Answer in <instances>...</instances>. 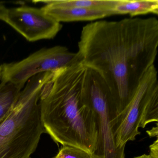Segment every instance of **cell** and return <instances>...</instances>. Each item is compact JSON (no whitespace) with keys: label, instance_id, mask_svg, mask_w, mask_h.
I'll use <instances>...</instances> for the list:
<instances>
[{"label":"cell","instance_id":"cell-16","mask_svg":"<svg viewBox=\"0 0 158 158\" xmlns=\"http://www.w3.org/2000/svg\"><path fill=\"white\" fill-rule=\"evenodd\" d=\"M147 134L150 137H158V123H156V126L152 127L150 130H147Z\"/></svg>","mask_w":158,"mask_h":158},{"label":"cell","instance_id":"cell-6","mask_svg":"<svg viewBox=\"0 0 158 158\" xmlns=\"http://www.w3.org/2000/svg\"><path fill=\"white\" fill-rule=\"evenodd\" d=\"M4 22L31 42L53 38L62 27L41 9L29 6L7 9Z\"/></svg>","mask_w":158,"mask_h":158},{"label":"cell","instance_id":"cell-11","mask_svg":"<svg viewBox=\"0 0 158 158\" xmlns=\"http://www.w3.org/2000/svg\"><path fill=\"white\" fill-rule=\"evenodd\" d=\"M24 87L10 82L0 84V124L14 108Z\"/></svg>","mask_w":158,"mask_h":158},{"label":"cell","instance_id":"cell-18","mask_svg":"<svg viewBox=\"0 0 158 158\" xmlns=\"http://www.w3.org/2000/svg\"><path fill=\"white\" fill-rule=\"evenodd\" d=\"M1 75H2L1 67V66H0V80H1Z\"/></svg>","mask_w":158,"mask_h":158},{"label":"cell","instance_id":"cell-1","mask_svg":"<svg viewBox=\"0 0 158 158\" xmlns=\"http://www.w3.org/2000/svg\"><path fill=\"white\" fill-rule=\"evenodd\" d=\"M158 46L156 18H126L86 25L81 31L77 53L85 66L104 79L119 115L154 65Z\"/></svg>","mask_w":158,"mask_h":158},{"label":"cell","instance_id":"cell-10","mask_svg":"<svg viewBox=\"0 0 158 158\" xmlns=\"http://www.w3.org/2000/svg\"><path fill=\"white\" fill-rule=\"evenodd\" d=\"M154 122H158V81L151 85L144 97L139 128H145L147 125Z\"/></svg>","mask_w":158,"mask_h":158},{"label":"cell","instance_id":"cell-17","mask_svg":"<svg viewBox=\"0 0 158 158\" xmlns=\"http://www.w3.org/2000/svg\"><path fill=\"white\" fill-rule=\"evenodd\" d=\"M133 158H151L149 155L148 154H144L142 155H139V156H136Z\"/></svg>","mask_w":158,"mask_h":158},{"label":"cell","instance_id":"cell-9","mask_svg":"<svg viewBox=\"0 0 158 158\" xmlns=\"http://www.w3.org/2000/svg\"><path fill=\"white\" fill-rule=\"evenodd\" d=\"M114 15L129 14L131 17L147 14H158V0H119L113 10Z\"/></svg>","mask_w":158,"mask_h":158},{"label":"cell","instance_id":"cell-8","mask_svg":"<svg viewBox=\"0 0 158 158\" xmlns=\"http://www.w3.org/2000/svg\"><path fill=\"white\" fill-rule=\"evenodd\" d=\"M41 2V1H40ZM41 2L45 3L41 10L59 23L93 21L114 15L113 10H100L74 7L55 6L48 1Z\"/></svg>","mask_w":158,"mask_h":158},{"label":"cell","instance_id":"cell-7","mask_svg":"<svg viewBox=\"0 0 158 158\" xmlns=\"http://www.w3.org/2000/svg\"><path fill=\"white\" fill-rule=\"evenodd\" d=\"M156 81L157 71L154 65L143 77L128 105L115 119L114 136L118 148L125 150L127 142L135 140L140 135L139 128L144 97L150 87Z\"/></svg>","mask_w":158,"mask_h":158},{"label":"cell","instance_id":"cell-2","mask_svg":"<svg viewBox=\"0 0 158 158\" xmlns=\"http://www.w3.org/2000/svg\"><path fill=\"white\" fill-rule=\"evenodd\" d=\"M85 68L78 60L52 72L42 88L39 103L43 126L54 142L92 154L97 148L98 128L94 111L82 98Z\"/></svg>","mask_w":158,"mask_h":158},{"label":"cell","instance_id":"cell-15","mask_svg":"<svg viewBox=\"0 0 158 158\" xmlns=\"http://www.w3.org/2000/svg\"><path fill=\"white\" fill-rule=\"evenodd\" d=\"M7 8L5 7L4 4L0 2V20L4 21L7 13Z\"/></svg>","mask_w":158,"mask_h":158},{"label":"cell","instance_id":"cell-14","mask_svg":"<svg viewBox=\"0 0 158 158\" xmlns=\"http://www.w3.org/2000/svg\"><path fill=\"white\" fill-rule=\"evenodd\" d=\"M150 153L149 155L151 158H158V139L156 140L149 146Z\"/></svg>","mask_w":158,"mask_h":158},{"label":"cell","instance_id":"cell-12","mask_svg":"<svg viewBox=\"0 0 158 158\" xmlns=\"http://www.w3.org/2000/svg\"><path fill=\"white\" fill-rule=\"evenodd\" d=\"M48 1L53 5L59 7L113 10L119 2V0H52Z\"/></svg>","mask_w":158,"mask_h":158},{"label":"cell","instance_id":"cell-13","mask_svg":"<svg viewBox=\"0 0 158 158\" xmlns=\"http://www.w3.org/2000/svg\"><path fill=\"white\" fill-rule=\"evenodd\" d=\"M54 158H92V157L89 152L73 146H64Z\"/></svg>","mask_w":158,"mask_h":158},{"label":"cell","instance_id":"cell-5","mask_svg":"<svg viewBox=\"0 0 158 158\" xmlns=\"http://www.w3.org/2000/svg\"><path fill=\"white\" fill-rule=\"evenodd\" d=\"M79 60L77 52L63 46L42 49L20 61L2 64L1 80L24 87L37 75L65 68Z\"/></svg>","mask_w":158,"mask_h":158},{"label":"cell","instance_id":"cell-3","mask_svg":"<svg viewBox=\"0 0 158 158\" xmlns=\"http://www.w3.org/2000/svg\"><path fill=\"white\" fill-rule=\"evenodd\" d=\"M51 73L30 78L20 93L14 108L0 124V158H30L46 133L39 100Z\"/></svg>","mask_w":158,"mask_h":158},{"label":"cell","instance_id":"cell-4","mask_svg":"<svg viewBox=\"0 0 158 158\" xmlns=\"http://www.w3.org/2000/svg\"><path fill=\"white\" fill-rule=\"evenodd\" d=\"M82 96L85 103L94 111L98 126V146L92 158H125V150L118 148L114 142V123L118 113L113 96L98 73L86 66Z\"/></svg>","mask_w":158,"mask_h":158}]
</instances>
